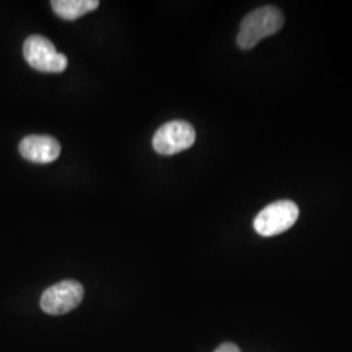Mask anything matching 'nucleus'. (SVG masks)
I'll list each match as a JSON object with an SVG mask.
<instances>
[{"instance_id":"423d86ee","label":"nucleus","mask_w":352,"mask_h":352,"mask_svg":"<svg viewBox=\"0 0 352 352\" xmlns=\"http://www.w3.org/2000/svg\"><path fill=\"white\" fill-rule=\"evenodd\" d=\"M19 151L23 158L33 164H51L60 155L59 141L46 135H30L21 140Z\"/></svg>"},{"instance_id":"6e6552de","label":"nucleus","mask_w":352,"mask_h":352,"mask_svg":"<svg viewBox=\"0 0 352 352\" xmlns=\"http://www.w3.org/2000/svg\"><path fill=\"white\" fill-rule=\"evenodd\" d=\"M214 352H241L240 351L239 347L235 344V343H231V342H226V343H222L217 350Z\"/></svg>"},{"instance_id":"20e7f679","label":"nucleus","mask_w":352,"mask_h":352,"mask_svg":"<svg viewBox=\"0 0 352 352\" xmlns=\"http://www.w3.org/2000/svg\"><path fill=\"white\" fill-rule=\"evenodd\" d=\"M84 287L74 279H65L42 294L41 308L45 314L60 316L71 312L82 302Z\"/></svg>"},{"instance_id":"f03ea898","label":"nucleus","mask_w":352,"mask_h":352,"mask_svg":"<svg viewBox=\"0 0 352 352\" xmlns=\"http://www.w3.org/2000/svg\"><path fill=\"white\" fill-rule=\"evenodd\" d=\"M24 58L33 69L45 74H60L68 65V59L54 46L49 38L30 36L24 42Z\"/></svg>"},{"instance_id":"39448f33","label":"nucleus","mask_w":352,"mask_h":352,"mask_svg":"<svg viewBox=\"0 0 352 352\" xmlns=\"http://www.w3.org/2000/svg\"><path fill=\"white\" fill-rule=\"evenodd\" d=\"M196 141V131L184 120H173L161 126L154 138L153 148L158 154L173 155L187 151Z\"/></svg>"},{"instance_id":"f257e3e1","label":"nucleus","mask_w":352,"mask_h":352,"mask_svg":"<svg viewBox=\"0 0 352 352\" xmlns=\"http://www.w3.org/2000/svg\"><path fill=\"white\" fill-rule=\"evenodd\" d=\"M285 24V16L280 10L273 6H265L247 14L236 37L240 49H253L261 39L276 34Z\"/></svg>"},{"instance_id":"7ed1b4c3","label":"nucleus","mask_w":352,"mask_h":352,"mask_svg":"<svg viewBox=\"0 0 352 352\" xmlns=\"http://www.w3.org/2000/svg\"><path fill=\"white\" fill-rule=\"evenodd\" d=\"M299 218V208L295 202L277 201L267 205L254 218V231L265 236H276L289 230Z\"/></svg>"},{"instance_id":"0eeeda50","label":"nucleus","mask_w":352,"mask_h":352,"mask_svg":"<svg viewBox=\"0 0 352 352\" xmlns=\"http://www.w3.org/2000/svg\"><path fill=\"white\" fill-rule=\"evenodd\" d=\"M52 11L60 19L75 21L85 13L96 11L100 7L98 0H52Z\"/></svg>"}]
</instances>
